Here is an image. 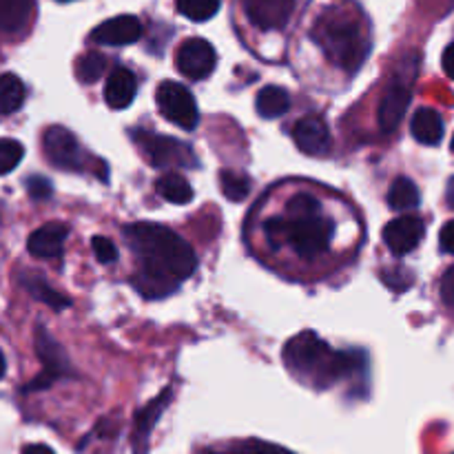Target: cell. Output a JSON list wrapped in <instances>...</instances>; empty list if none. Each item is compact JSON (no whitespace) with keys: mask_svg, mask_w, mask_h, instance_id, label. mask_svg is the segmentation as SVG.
I'll return each mask as SVG.
<instances>
[{"mask_svg":"<svg viewBox=\"0 0 454 454\" xmlns=\"http://www.w3.org/2000/svg\"><path fill=\"white\" fill-rule=\"evenodd\" d=\"M25 146L12 137H0V176H7L20 164Z\"/></svg>","mask_w":454,"mask_h":454,"instance_id":"83f0119b","label":"cell"},{"mask_svg":"<svg viewBox=\"0 0 454 454\" xmlns=\"http://www.w3.org/2000/svg\"><path fill=\"white\" fill-rule=\"evenodd\" d=\"M137 80L136 74L127 67H115L105 84V100L111 109H127L136 100Z\"/></svg>","mask_w":454,"mask_h":454,"instance_id":"9a60e30c","label":"cell"},{"mask_svg":"<svg viewBox=\"0 0 454 454\" xmlns=\"http://www.w3.org/2000/svg\"><path fill=\"white\" fill-rule=\"evenodd\" d=\"M213 454H295L282 446H275V443L257 442V439H248V442L233 443L231 448H226L224 452H213Z\"/></svg>","mask_w":454,"mask_h":454,"instance_id":"f1b7e54d","label":"cell"},{"mask_svg":"<svg viewBox=\"0 0 454 454\" xmlns=\"http://www.w3.org/2000/svg\"><path fill=\"white\" fill-rule=\"evenodd\" d=\"M448 204H450V208H454V177L450 184H448Z\"/></svg>","mask_w":454,"mask_h":454,"instance_id":"8d00e7d4","label":"cell"},{"mask_svg":"<svg viewBox=\"0 0 454 454\" xmlns=\"http://www.w3.org/2000/svg\"><path fill=\"white\" fill-rule=\"evenodd\" d=\"M266 239L273 247L288 244L300 257H317L328 248L333 222L322 215V204L310 193H295L286 204V215L273 217L264 224Z\"/></svg>","mask_w":454,"mask_h":454,"instance_id":"7a4b0ae2","label":"cell"},{"mask_svg":"<svg viewBox=\"0 0 454 454\" xmlns=\"http://www.w3.org/2000/svg\"><path fill=\"white\" fill-rule=\"evenodd\" d=\"M131 136L151 167L167 171V168H189L195 164V155L191 146L176 140V137L158 136V133L145 131V129L131 131Z\"/></svg>","mask_w":454,"mask_h":454,"instance_id":"5b68a950","label":"cell"},{"mask_svg":"<svg viewBox=\"0 0 454 454\" xmlns=\"http://www.w3.org/2000/svg\"><path fill=\"white\" fill-rule=\"evenodd\" d=\"M288 106H291V98H288V93L282 87H275V84L260 89L255 98L257 114L266 120L282 118L288 111Z\"/></svg>","mask_w":454,"mask_h":454,"instance_id":"d6986e66","label":"cell"},{"mask_svg":"<svg viewBox=\"0 0 454 454\" xmlns=\"http://www.w3.org/2000/svg\"><path fill=\"white\" fill-rule=\"evenodd\" d=\"M22 286L27 288V293H29L31 297L44 301V304L51 306L53 310H62L69 306V300H67L65 295H60V293L53 291V288L49 286V284L44 282V278H40V275L25 273L22 275Z\"/></svg>","mask_w":454,"mask_h":454,"instance_id":"7402d4cb","label":"cell"},{"mask_svg":"<svg viewBox=\"0 0 454 454\" xmlns=\"http://www.w3.org/2000/svg\"><path fill=\"white\" fill-rule=\"evenodd\" d=\"M69 235L65 224H44L40 226L38 231L29 235V242H27V248L34 257H40V260H51V257H58L65 248V239Z\"/></svg>","mask_w":454,"mask_h":454,"instance_id":"2e32d148","label":"cell"},{"mask_svg":"<svg viewBox=\"0 0 454 454\" xmlns=\"http://www.w3.org/2000/svg\"><path fill=\"white\" fill-rule=\"evenodd\" d=\"M34 13V0H0V31L18 34Z\"/></svg>","mask_w":454,"mask_h":454,"instance_id":"ac0fdd59","label":"cell"},{"mask_svg":"<svg viewBox=\"0 0 454 454\" xmlns=\"http://www.w3.org/2000/svg\"><path fill=\"white\" fill-rule=\"evenodd\" d=\"M324 56L340 69L355 74L368 56V40L359 18L348 9H326L310 31Z\"/></svg>","mask_w":454,"mask_h":454,"instance_id":"3957f363","label":"cell"},{"mask_svg":"<svg viewBox=\"0 0 454 454\" xmlns=\"http://www.w3.org/2000/svg\"><path fill=\"white\" fill-rule=\"evenodd\" d=\"M388 204L395 211H408V208H415L419 204V189H417L415 182L411 177H397L390 186L388 193Z\"/></svg>","mask_w":454,"mask_h":454,"instance_id":"603a6c76","label":"cell"},{"mask_svg":"<svg viewBox=\"0 0 454 454\" xmlns=\"http://www.w3.org/2000/svg\"><path fill=\"white\" fill-rule=\"evenodd\" d=\"M452 151H454V137H452Z\"/></svg>","mask_w":454,"mask_h":454,"instance_id":"ab89813d","label":"cell"},{"mask_svg":"<svg viewBox=\"0 0 454 454\" xmlns=\"http://www.w3.org/2000/svg\"><path fill=\"white\" fill-rule=\"evenodd\" d=\"M411 131L419 145H426V146L439 145L443 137L442 115H439L434 109H430V106H424V109H419L415 115H412Z\"/></svg>","mask_w":454,"mask_h":454,"instance_id":"e0dca14e","label":"cell"},{"mask_svg":"<svg viewBox=\"0 0 454 454\" xmlns=\"http://www.w3.org/2000/svg\"><path fill=\"white\" fill-rule=\"evenodd\" d=\"M124 239L140 262V273L133 278V286L149 300L171 295L198 269L193 248L176 231L162 224H131L124 229Z\"/></svg>","mask_w":454,"mask_h":454,"instance_id":"6da1fadb","label":"cell"},{"mask_svg":"<svg viewBox=\"0 0 454 454\" xmlns=\"http://www.w3.org/2000/svg\"><path fill=\"white\" fill-rule=\"evenodd\" d=\"M295 146L306 155H319L328 146V127L317 115H306L293 127Z\"/></svg>","mask_w":454,"mask_h":454,"instance_id":"5bb4252c","label":"cell"},{"mask_svg":"<svg viewBox=\"0 0 454 454\" xmlns=\"http://www.w3.org/2000/svg\"><path fill=\"white\" fill-rule=\"evenodd\" d=\"M25 84L16 74L0 75V115L16 114L25 102Z\"/></svg>","mask_w":454,"mask_h":454,"instance_id":"44dd1931","label":"cell"},{"mask_svg":"<svg viewBox=\"0 0 454 454\" xmlns=\"http://www.w3.org/2000/svg\"><path fill=\"white\" fill-rule=\"evenodd\" d=\"M35 348H38L40 359L44 364V375H40L38 380L31 381L29 390L35 388H47L56 377L65 375L69 371V362H67L65 353H62L60 346L51 340V337L44 333V328H38V335H35Z\"/></svg>","mask_w":454,"mask_h":454,"instance_id":"7c38bea8","label":"cell"},{"mask_svg":"<svg viewBox=\"0 0 454 454\" xmlns=\"http://www.w3.org/2000/svg\"><path fill=\"white\" fill-rule=\"evenodd\" d=\"M27 191L34 200H44L51 195V182L44 180V177H29L27 180Z\"/></svg>","mask_w":454,"mask_h":454,"instance_id":"4dcf8cb0","label":"cell"},{"mask_svg":"<svg viewBox=\"0 0 454 454\" xmlns=\"http://www.w3.org/2000/svg\"><path fill=\"white\" fill-rule=\"evenodd\" d=\"M22 454H56L51 450V448L43 446V443H31V446H27Z\"/></svg>","mask_w":454,"mask_h":454,"instance_id":"d590c367","label":"cell"},{"mask_svg":"<svg viewBox=\"0 0 454 454\" xmlns=\"http://www.w3.org/2000/svg\"><path fill=\"white\" fill-rule=\"evenodd\" d=\"M142 35V22L136 16H115L98 25L91 31V40L98 44H106V47H122V44H133L140 40Z\"/></svg>","mask_w":454,"mask_h":454,"instance_id":"8fae6325","label":"cell"},{"mask_svg":"<svg viewBox=\"0 0 454 454\" xmlns=\"http://www.w3.org/2000/svg\"><path fill=\"white\" fill-rule=\"evenodd\" d=\"M442 65H443V71L448 74V78L454 80V43L448 44V49L443 51Z\"/></svg>","mask_w":454,"mask_h":454,"instance_id":"e575fe53","label":"cell"},{"mask_svg":"<svg viewBox=\"0 0 454 454\" xmlns=\"http://www.w3.org/2000/svg\"><path fill=\"white\" fill-rule=\"evenodd\" d=\"M4 368H7V364H4L3 353H0V380H3V377H4Z\"/></svg>","mask_w":454,"mask_h":454,"instance_id":"74e56055","label":"cell"},{"mask_svg":"<svg viewBox=\"0 0 454 454\" xmlns=\"http://www.w3.org/2000/svg\"><path fill=\"white\" fill-rule=\"evenodd\" d=\"M168 399H171V390H164L162 395H160L155 402H151L149 406L145 408V411H140V415H137V434H140L142 439L146 437V434L151 433V428L155 426V421L160 419V415H162V411L167 408Z\"/></svg>","mask_w":454,"mask_h":454,"instance_id":"4316f807","label":"cell"},{"mask_svg":"<svg viewBox=\"0 0 454 454\" xmlns=\"http://www.w3.org/2000/svg\"><path fill=\"white\" fill-rule=\"evenodd\" d=\"M155 102H158L160 114L176 127L184 129V131H193L198 127V105H195L193 93L184 84L164 80L155 93Z\"/></svg>","mask_w":454,"mask_h":454,"instance_id":"8992f818","label":"cell"},{"mask_svg":"<svg viewBox=\"0 0 454 454\" xmlns=\"http://www.w3.org/2000/svg\"><path fill=\"white\" fill-rule=\"evenodd\" d=\"M155 189L171 204H189L193 200V189H191L189 180L176 171H168L164 176H160V180L155 182Z\"/></svg>","mask_w":454,"mask_h":454,"instance_id":"ffe728a7","label":"cell"},{"mask_svg":"<svg viewBox=\"0 0 454 454\" xmlns=\"http://www.w3.org/2000/svg\"><path fill=\"white\" fill-rule=\"evenodd\" d=\"M58 3H71V0H58Z\"/></svg>","mask_w":454,"mask_h":454,"instance_id":"f35d334b","label":"cell"},{"mask_svg":"<svg viewBox=\"0 0 454 454\" xmlns=\"http://www.w3.org/2000/svg\"><path fill=\"white\" fill-rule=\"evenodd\" d=\"M408 106H411V84L395 82L393 87L386 91V96L381 98L380 111H377V120H380L381 131L393 133L395 129L402 124Z\"/></svg>","mask_w":454,"mask_h":454,"instance_id":"4fadbf2b","label":"cell"},{"mask_svg":"<svg viewBox=\"0 0 454 454\" xmlns=\"http://www.w3.org/2000/svg\"><path fill=\"white\" fill-rule=\"evenodd\" d=\"M105 69H106V58L98 51L84 53V56H80L78 62H75V75H78L80 82H87V84L100 80L102 75H105Z\"/></svg>","mask_w":454,"mask_h":454,"instance_id":"d4e9b609","label":"cell"},{"mask_svg":"<svg viewBox=\"0 0 454 454\" xmlns=\"http://www.w3.org/2000/svg\"><path fill=\"white\" fill-rule=\"evenodd\" d=\"M439 244H442L443 253H450V255H454V220L448 222V224L442 229V233H439Z\"/></svg>","mask_w":454,"mask_h":454,"instance_id":"836d02e7","label":"cell"},{"mask_svg":"<svg viewBox=\"0 0 454 454\" xmlns=\"http://www.w3.org/2000/svg\"><path fill=\"white\" fill-rule=\"evenodd\" d=\"M426 235V224L417 215H402L395 217L386 224L384 242L393 255L402 257L415 251Z\"/></svg>","mask_w":454,"mask_h":454,"instance_id":"30bf717a","label":"cell"},{"mask_svg":"<svg viewBox=\"0 0 454 454\" xmlns=\"http://www.w3.org/2000/svg\"><path fill=\"white\" fill-rule=\"evenodd\" d=\"M91 248L93 255H96V260L100 262V264H114V262L118 260V248H115V244L111 242L109 238L96 235V238L91 239Z\"/></svg>","mask_w":454,"mask_h":454,"instance_id":"f546056e","label":"cell"},{"mask_svg":"<svg viewBox=\"0 0 454 454\" xmlns=\"http://www.w3.org/2000/svg\"><path fill=\"white\" fill-rule=\"evenodd\" d=\"M248 22L262 31L284 29L295 12V0H242Z\"/></svg>","mask_w":454,"mask_h":454,"instance_id":"9c48e42d","label":"cell"},{"mask_svg":"<svg viewBox=\"0 0 454 454\" xmlns=\"http://www.w3.org/2000/svg\"><path fill=\"white\" fill-rule=\"evenodd\" d=\"M220 189L222 193H224V198H229L231 202H242V200H247V195L251 193V180H248L244 173L222 171Z\"/></svg>","mask_w":454,"mask_h":454,"instance_id":"484cf974","label":"cell"},{"mask_svg":"<svg viewBox=\"0 0 454 454\" xmlns=\"http://www.w3.org/2000/svg\"><path fill=\"white\" fill-rule=\"evenodd\" d=\"M215 49H213L211 43H207L202 38L186 40L177 49L176 65L180 69V74L186 75L189 80H204L207 75H211L213 69H215Z\"/></svg>","mask_w":454,"mask_h":454,"instance_id":"ba28073f","label":"cell"},{"mask_svg":"<svg viewBox=\"0 0 454 454\" xmlns=\"http://www.w3.org/2000/svg\"><path fill=\"white\" fill-rule=\"evenodd\" d=\"M284 362L293 372L304 377H315L319 384L353 375L362 368V355L333 353L331 346L313 331L300 333L284 348Z\"/></svg>","mask_w":454,"mask_h":454,"instance_id":"277c9868","label":"cell"},{"mask_svg":"<svg viewBox=\"0 0 454 454\" xmlns=\"http://www.w3.org/2000/svg\"><path fill=\"white\" fill-rule=\"evenodd\" d=\"M222 0H177L176 7L177 12L184 18L193 22L211 20L217 12H220Z\"/></svg>","mask_w":454,"mask_h":454,"instance_id":"cb8c5ba5","label":"cell"},{"mask_svg":"<svg viewBox=\"0 0 454 454\" xmlns=\"http://www.w3.org/2000/svg\"><path fill=\"white\" fill-rule=\"evenodd\" d=\"M43 149L49 162L65 171H82L84 151L80 149L78 140L65 127H51L44 131Z\"/></svg>","mask_w":454,"mask_h":454,"instance_id":"52a82bcc","label":"cell"},{"mask_svg":"<svg viewBox=\"0 0 454 454\" xmlns=\"http://www.w3.org/2000/svg\"><path fill=\"white\" fill-rule=\"evenodd\" d=\"M439 291H442L443 304L454 309V266L446 270V275H443V279H442V288H439Z\"/></svg>","mask_w":454,"mask_h":454,"instance_id":"d6a6232c","label":"cell"},{"mask_svg":"<svg viewBox=\"0 0 454 454\" xmlns=\"http://www.w3.org/2000/svg\"><path fill=\"white\" fill-rule=\"evenodd\" d=\"M381 278H384V284L386 286L395 288V291H403V288L411 286V282H403L406 278H411V275L406 273V270H386V273H381Z\"/></svg>","mask_w":454,"mask_h":454,"instance_id":"1f68e13d","label":"cell"}]
</instances>
